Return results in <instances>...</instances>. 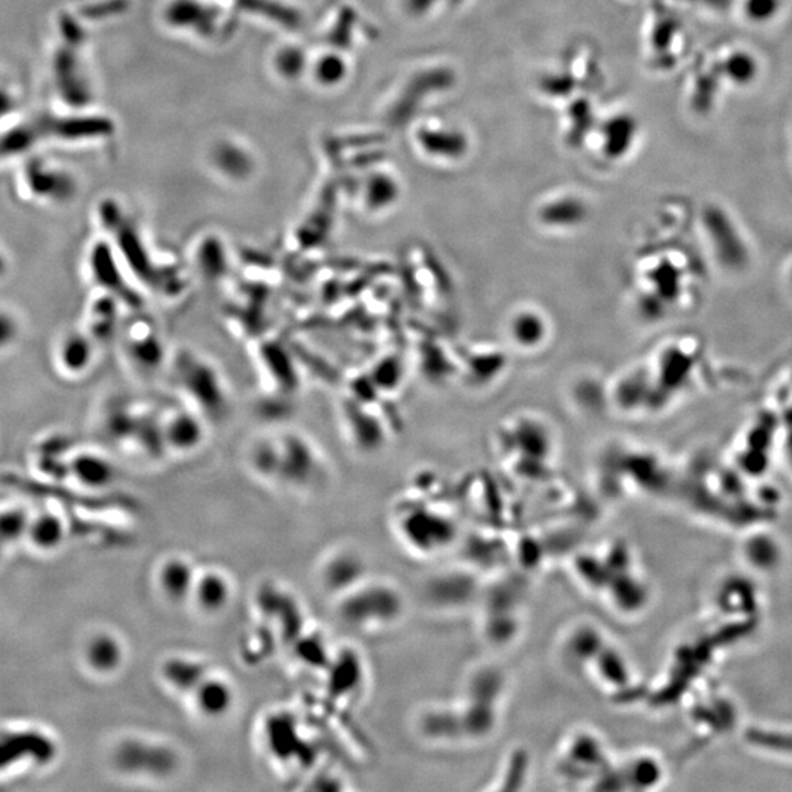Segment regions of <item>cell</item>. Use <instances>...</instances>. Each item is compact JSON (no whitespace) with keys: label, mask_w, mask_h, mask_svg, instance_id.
I'll list each match as a JSON object with an SVG mask.
<instances>
[{"label":"cell","mask_w":792,"mask_h":792,"mask_svg":"<svg viewBox=\"0 0 792 792\" xmlns=\"http://www.w3.org/2000/svg\"><path fill=\"white\" fill-rule=\"evenodd\" d=\"M404 610V596L387 581L366 580L338 598V615L342 623L363 631L395 625Z\"/></svg>","instance_id":"1"},{"label":"cell","mask_w":792,"mask_h":792,"mask_svg":"<svg viewBox=\"0 0 792 792\" xmlns=\"http://www.w3.org/2000/svg\"><path fill=\"white\" fill-rule=\"evenodd\" d=\"M110 757L122 777L154 782L168 781L182 766L181 752L174 744L140 734L122 736Z\"/></svg>","instance_id":"2"},{"label":"cell","mask_w":792,"mask_h":792,"mask_svg":"<svg viewBox=\"0 0 792 792\" xmlns=\"http://www.w3.org/2000/svg\"><path fill=\"white\" fill-rule=\"evenodd\" d=\"M188 699L200 718L221 721L233 712L237 704V690L228 676L210 671Z\"/></svg>","instance_id":"3"},{"label":"cell","mask_w":792,"mask_h":792,"mask_svg":"<svg viewBox=\"0 0 792 792\" xmlns=\"http://www.w3.org/2000/svg\"><path fill=\"white\" fill-rule=\"evenodd\" d=\"M194 563L184 555L166 556L154 572V583L158 594L170 605L190 603L197 580Z\"/></svg>","instance_id":"4"},{"label":"cell","mask_w":792,"mask_h":792,"mask_svg":"<svg viewBox=\"0 0 792 792\" xmlns=\"http://www.w3.org/2000/svg\"><path fill=\"white\" fill-rule=\"evenodd\" d=\"M367 580V567L354 549H340L329 555L320 569L324 590L341 598Z\"/></svg>","instance_id":"5"},{"label":"cell","mask_w":792,"mask_h":792,"mask_svg":"<svg viewBox=\"0 0 792 792\" xmlns=\"http://www.w3.org/2000/svg\"><path fill=\"white\" fill-rule=\"evenodd\" d=\"M234 598L229 574L221 568H204L197 574L190 603L205 616H217L228 610Z\"/></svg>","instance_id":"6"},{"label":"cell","mask_w":792,"mask_h":792,"mask_svg":"<svg viewBox=\"0 0 792 792\" xmlns=\"http://www.w3.org/2000/svg\"><path fill=\"white\" fill-rule=\"evenodd\" d=\"M302 439H285L284 444L277 445L280 448V475L277 481L286 483V485L303 489L311 485L319 469V458H317L312 448L306 442H299Z\"/></svg>","instance_id":"7"},{"label":"cell","mask_w":792,"mask_h":792,"mask_svg":"<svg viewBox=\"0 0 792 792\" xmlns=\"http://www.w3.org/2000/svg\"><path fill=\"white\" fill-rule=\"evenodd\" d=\"M83 653L85 665L98 676L118 674L127 662L126 641L109 629H102L90 636Z\"/></svg>","instance_id":"8"},{"label":"cell","mask_w":792,"mask_h":792,"mask_svg":"<svg viewBox=\"0 0 792 792\" xmlns=\"http://www.w3.org/2000/svg\"><path fill=\"white\" fill-rule=\"evenodd\" d=\"M55 366L68 378L87 374L94 359V344L88 332L70 331L59 338L54 351Z\"/></svg>","instance_id":"9"},{"label":"cell","mask_w":792,"mask_h":792,"mask_svg":"<svg viewBox=\"0 0 792 792\" xmlns=\"http://www.w3.org/2000/svg\"><path fill=\"white\" fill-rule=\"evenodd\" d=\"M210 666L190 654H169L161 663V679L175 695L190 697L197 685L209 674Z\"/></svg>","instance_id":"10"},{"label":"cell","mask_w":792,"mask_h":792,"mask_svg":"<svg viewBox=\"0 0 792 792\" xmlns=\"http://www.w3.org/2000/svg\"><path fill=\"white\" fill-rule=\"evenodd\" d=\"M743 558L748 568L757 572L777 571L782 563L781 543L772 534H747L743 543Z\"/></svg>","instance_id":"11"},{"label":"cell","mask_w":792,"mask_h":792,"mask_svg":"<svg viewBox=\"0 0 792 792\" xmlns=\"http://www.w3.org/2000/svg\"><path fill=\"white\" fill-rule=\"evenodd\" d=\"M324 671H328L329 683L335 695H351L359 688L363 679V666L357 654L351 650H344L340 657L333 654Z\"/></svg>","instance_id":"12"},{"label":"cell","mask_w":792,"mask_h":792,"mask_svg":"<svg viewBox=\"0 0 792 792\" xmlns=\"http://www.w3.org/2000/svg\"><path fill=\"white\" fill-rule=\"evenodd\" d=\"M75 477L90 487H105L115 478V469L108 460L93 452H81L72 461Z\"/></svg>","instance_id":"13"},{"label":"cell","mask_w":792,"mask_h":792,"mask_svg":"<svg viewBox=\"0 0 792 792\" xmlns=\"http://www.w3.org/2000/svg\"><path fill=\"white\" fill-rule=\"evenodd\" d=\"M164 442L174 451L190 452L201 442V430L197 429L194 418L188 415H175L164 432Z\"/></svg>","instance_id":"14"},{"label":"cell","mask_w":792,"mask_h":792,"mask_svg":"<svg viewBox=\"0 0 792 792\" xmlns=\"http://www.w3.org/2000/svg\"><path fill=\"white\" fill-rule=\"evenodd\" d=\"M721 71L732 83L747 85L756 80L759 66H757L755 57L748 51H734L722 63Z\"/></svg>","instance_id":"15"},{"label":"cell","mask_w":792,"mask_h":792,"mask_svg":"<svg viewBox=\"0 0 792 792\" xmlns=\"http://www.w3.org/2000/svg\"><path fill=\"white\" fill-rule=\"evenodd\" d=\"M637 123L631 117H618L611 122L607 137V152L612 156H620L631 147L636 137Z\"/></svg>","instance_id":"16"},{"label":"cell","mask_w":792,"mask_h":792,"mask_svg":"<svg viewBox=\"0 0 792 792\" xmlns=\"http://www.w3.org/2000/svg\"><path fill=\"white\" fill-rule=\"evenodd\" d=\"M23 336V322L11 308L0 306V354L19 345Z\"/></svg>","instance_id":"17"},{"label":"cell","mask_w":792,"mask_h":792,"mask_svg":"<svg viewBox=\"0 0 792 792\" xmlns=\"http://www.w3.org/2000/svg\"><path fill=\"white\" fill-rule=\"evenodd\" d=\"M718 87L717 72L712 71L699 76L696 84L695 96H693V105H695L697 114H708L709 109H712Z\"/></svg>","instance_id":"18"},{"label":"cell","mask_w":792,"mask_h":792,"mask_svg":"<svg viewBox=\"0 0 792 792\" xmlns=\"http://www.w3.org/2000/svg\"><path fill=\"white\" fill-rule=\"evenodd\" d=\"M781 0H746L744 12L753 23H768L778 14Z\"/></svg>","instance_id":"19"},{"label":"cell","mask_w":792,"mask_h":792,"mask_svg":"<svg viewBox=\"0 0 792 792\" xmlns=\"http://www.w3.org/2000/svg\"><path fill=\"white\" fill-rule=\"evenodd\" d=\"M8 269H10V261H8L5 251L0 248V280L7 276Z\"/></svg>","instance_id":"20"}]
</instances>
